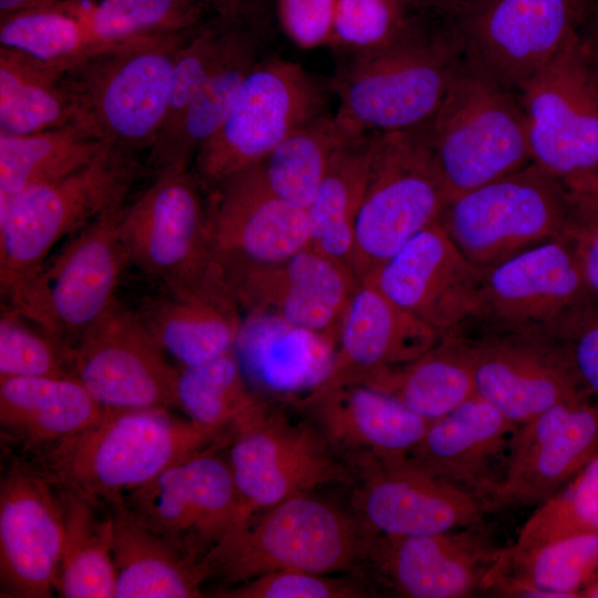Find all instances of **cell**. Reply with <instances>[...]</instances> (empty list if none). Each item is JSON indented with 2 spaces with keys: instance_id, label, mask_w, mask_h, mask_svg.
Instances as JSON below:
<instances>
[{
  "instance_id": "5bb4252c",
  "label": "cell",
  "mask_w": 598,
  "mask_h": 598,
  "mask_svg": "<svg viewBox=\"0 0 598 598\" xmlns=\"http://www.w3.org/2000/svg\"><path fill=\"white\" fill-rule=\"evenodd\" d=\"M229 443L226 460L246 520L289 497L352 478L351 466L319 430L270 411Z\"/></svg>"
},
{
  "instance_id": "4dcf8cb0",
  "label": "cell",
  "mask_w": 598,
  "mask_h": 598,
  "mask_svg": "<svg viewBox=\"0 0 598 598\" xmlns=\"http://www.w3.org/2000/svg\"><path fill=\"white\" fill-rule=\"evenodd\" d=\"M104 410L75 375L0 377L1 426L28 446H52Z\"/></svg>"
},
{
  "instance_id": "4fadbf2b",
  "label": "cell",
  "mask_w": 598,
  "mask_h": 598,
  "mask_svg": "<svg viewBox=\"0 0 598 598\" xmlns=\"http://www.w3.org/2000/svg\"><path fill=\"white\" fill-rule=\"evenodd\" d=\"M589 302L576 249L567 234L483 271L481 311L464 331L551 337L567 318Z\"/></svg>"
},
{
  "instance_id": "8d00e7d4",
  "label": "cell",
  "mask_w": 598,
  "mask_h": 598,
  "mask_svg": "<svg viewBox=\"0 0 598 598\" xmlns=\"http://www.w3.org/2000/svg\"><path fill=\"white\" fill-rule=\"evenodd\" d=\"M174 396L187 419L231 437L269 411L248 386L235 351L197 365H177Z\"/></svg>"
},
{
  "instance_id": "277c9868",
  "label": "cell",
  "mask_w": 598,
  "mask_h": 598,
  "mask_svg": "<svg viewBox=\"0 0 598 598\" xmlns=\"http://www.w3.org/2000/svg\"><path fill=\"white\" fill-rule=\"evenodd\" d=\"M196 29L134 38L64 69L71 123L125 153L151 151L165 122L176 58Z\"/></svg>"
},
{
  "instance_id": "83f0119b",
  "label": "cell",
  "mask_w": 598,
  "mask_h": 598,
  "mask_svg": "<svg viewBox=\"0 0 598 598\" xmlns=\"http://www.w3.org/2000/svg\"><path fill=\"white\" fill-rule=\"evenodd\" d=\"M441 338L375 287L360 281L342 319L331 365L313 388L353 383L374 371L404 364Z\"/></svg>"
},
{
  "instance_id": "7c38bea8",
  "label": "cell",
  "mask_w": 598,
  "mask_h": 598,
  "mask_svg": "<svg viewBox=\"0 0 598 598\" xmlns=\"http://www.w3.org/2000/svg\"><path fill=\"white\" fill-rule=\"evenodd\" d=\"M592 0H473L451 16L465 55L518 93L580 32Z\"/></svg>"
},
{
  "instance_id": "6da1fadb",
  "label": "cell",
  "mask_w": 598,
  "mask_h": 598,
  "mask_svg": "<svg viewBox=\"0 0 598 598\" xmlns=\"http://www.w3.org/2000/svg\"><path fill=\"white\" fill-rule=\"evenodd\" d=\"M142 166L107 147L90 163L0 200V288L4 306L48 330L43 286L49 252L101 215L121 208ZM3 306V305H2Z\"/></svg>"
},
{
  "instance_id": "484cf974",
  "label": "cell",
  "mask_w": 598,
  "mask_h": 598,
  "mask_svg": "<svg viewBox=\"0 0 598 598\" xmlns=\"http://www.w3.org/2000/svg\"><path fill=\"white\" fill-rule=\"evenodd\" d=\"M364 551L382 581L410 598H461L484 587L501 558L473 526L417 535L372 534Z\"/></svg>"
},
{
  "instance_id": "9a60e30c",
  "label": "cell",
  "mask_w": 598,
  "mask_h": 598,
  "mask_svg": "<svg viewBox=\"0 0 598 598\" xmlns=\"http://www.w3.org/2000/svg\"><path fill=\"white\" fill-rule=\"evenodd\" d=\"M215 451L171 465L123 499L140 523L198 558L246 520L227 460Z\"/></svg>"
},
{
  "instance_id": "5b68a950",
  "label": "cell",
  "mask_w": 598,
  "mask_h": 598,
  "mask_svg": "<svg viewBox=\"0 0 598 598\" xmlns=\"http://www.w3.org/2000/svg\"><path fill=\"white\" fill-rule=\"evenodd\" d=\"M514 93L465 55L426 124L450 199L533 162L525 115Z\"/></svg>"
},
{
  "instance_id": "7bdbcfd3",
  "label": "cell",
  "mask_w": 598,
  "mask_h": 598,
  "mask_svg": "<svg viewBox=\"0 0 598 598\" xmlns=\"http://www.w3.org/2000/svg\"><path fill=\"white\" fill-rule=\"evenodd\" d=\"M578 533H598V452L558 492L536 506L512 551Z\"/></svg>"
},
{
  "instance_id": "bcb514c9",
  "label": "cell",
  "mask_w": 598,
  "mask_h": 598,
  "mask_svg": "<svg viewBox=\"0 0 598 598\" xmlns=\"http://www.w3.org/2000/svg\"><path fill=\"white\" fill-rule=\"evenodd\" d=\"M219 598H359L368 592L358 584L328 574L298 569L260 575L237 586L223 588Z\"/></svg>"
},
{
  "instance_id": "d6986e66",
  "label": "cell",
  "mask_w": 598,
  "mask_h": 598,
  "mask_svg": "<svg viewBox=\"0 0 598 598\" xmlns=\"http://www.w3.org/2000/svg\"><path fill=\"white\" fill-rule=\"evenodd\" d=\"M73 367L104 409L175 408L177 365L120 301L79 338Z\"/></svg>"
},
{
  "instance_id": "b9f144b4",
  "label": "cell",
  "mask_w": 598,
  "mask_h": 598,
  "mask_svg": "<svg viewBox=\"0 0 598 598\" xmlns=\"http://www.w3.org/2000/svg\"><path fill=\"white\" fill-rule=\"evenodd\" d=\"M0 21V47L21 51L61 71L103 50L59 0H42Z\"/></svg>"
},
{
  "instance_id": "ab89813d",
  "label": "cell",
  "mask_w": 598,
  "mask_h": 598,
  "mask_svg": "<svg viewBox=\"0 0 598 598\" xmlns=\"http://www.w3.org/2000/svg\"><path fill=\"white\" fill-rule=\"evenodd\" d=\"M357 136L337 115L323 113L293 131L255 165L275 195L307 209L334 155Z\"/></svg>"
},
{
  "instance_id": "11a10c76",
  "label": "cell",
  "mask_w": 598,
  "mask_h": 598,
  "mask_svg": "<svg viewBox=\"0 0 598 598\" xmlns=\"http://www.w3.org/2000/svg\"><path fill=\"white\" fill-rule=\"evenodd\" d=\"M42 0H0V17H6Z\"/></svg>"
},
{
  "instance_id": "681fc988",
  "label": "cell",
  "mask_w": 598,
  "mask_h": 598,
  "mask_svg": "<svg viewBox=\"0 0 598 598\" xmlns=\"http://www.w3.org/2000/svg\"><path fill=\"white\" fill-rule=\"evenodd\" d=\"M569 190V189H568ZM574 243L590 302L598 307V199L570 192Z\"/></svg>"
},
{
  "instance_id": "60d3db41",
  "label": "cell",
  "mask_w": 598,
  "mask_h": 598,
  "mask_svg": "<svg viewBox=\"0 0 598 598\" xmlns=\"http://www.w3.org/2000/svg\"><path fill=\"white\" fill-rule=\"evenodd\" d=\"M102 49L134 38L190 31L207 11L188 0H59Z\"/></svg>"
},
{
  "instance_id": "74e56055",
  "label": "cell",
  "mask_w": 598,
  "mask_h": 598,
  "mask_svg": "<svg viewBox=\"0 0 598 598\" xmlns=\"http://www.w3.org/2000/svg\"><path fill=\"white\" fill-rule=\"evenodd\" d=\"M72 104L62 71L0 47V132L29 134L70 124Z\"/></svg>"
},
{
  "instance_id": "ac0fdd59",
  "label": "cell",
  "mask_w": 598,
  "mask_h": 598,
  "mask_svg": "<svg viewBox=\"0 0 598 598\" xmlns=\"http://www.w3.org/2000/svg\"><path fill=\"white\" fill-rule=\"evenodd\" d=\"M245 317H269L310 331L336 349L360 280L353 270L308 247L275 264L225 272Z\"/></svg>"
},
{
  "instance_id": "ffe728a7",
  "label": "cell",
  "mask_w": 598,
  "mask_h": 598,
  "mask_svg": "<svg viewBox=\"0 0 598 598\" xmlns=\"http://www.w3.org/2000/svg\"><path fill=\"white\" fill-rule=\"evenodd\" d=\"M208 194L213 254L223 275L279 262L310 247L307 209L275 195L257 165Z\"/></svg>"
},
{
  "instance_id": "603a6c76",
  "label": "cell",
  "mask_w": 598,
  "mask_h": 598,
  "mask_svg": "<svg viewBox=\"0 0 598 598\" xmlns=\"http://www.w3.org/2000/svg\"><path fill=\"white\" fill-rule=\"evenodd\" d=\"M355 504L371 534L417 536L477 524L483 504L455 485L400 460H364Z\"/></svg>"
},
{
  "instance_id": "8992f818",
  "label": "cell",
  "mask_w": 598,
  "mask_h": 598,
  "mask_svg": "<svg viewBox=\"0 0 598 598\" xmlns=\"http://www.w3.org/2000/svg\"><path fill=\"white\" fill-rule=\"evenodd\" d=\"M256 513L223 536L204 556L209 576L240 584L260 575L298 569L332 574L364 551L357 526L309 493Z\"/></svg>"
},
{
  "instance_id": "ba28073f",
  "label": "cell",
  "mask_w": 598,
  "mask_h": 598,
  "mask_svg": "<svg viewBox=\"0 0 598 598\" xmlns=\"http://www.w3.org/2000/svg\"><path fill=\"white\" fill-rule=\"evenodd\" d=\"M571 198L565 183L535 163L451 198L437 223L477 269L566 236Z\"/></svg>"
},
{
  "instance_id": "52a82bcc",
  "label": "cell",
  "mask_w": 598,
  "mask_h": 598,
  "mask_svg": "<svg viewBox=\"0 0 598 598\" xmlns=\"http://www.w3.org/2000/svg\"><path fill=\"white\" fill-rule=\"evenodd\" d=\"M448 200L426 125L374 134L368 183L354 224L351 267L358 279L435 223Z\"/></svg>"
},
{
  "instance_id": "c3c4849f",
  "label": "cell",
  "mask_w": 598,
  "mask_h": 598,
  "mask_svg": "<svg viewBox=\"0 0 598 598\" xmlns=\"http://www.w3.org/2000/svg\"><path fill=\"white\" fill-rule=\"evenodd\" d=\"M279 22L297 45L330 44L337 0H275Z\"/></svg>"
},
{
  "instance_id": "f6af8a7d",
  "label": "cell",
  "mask_w": 598,
  "mask_h": 598,
  "mask_svg": "<svg viewBox=\"0 0 598 598\" xmlns=\"http://www.w3.org/2000/svg\"><path fill=\"white\" fill-rule=\"evenodd\" d=\"M410 17L391 0H337L330 44L350 54L379 49L404 31Z\"/></svg>"
},
{
  "instance_id": "3957f363",
  "label": "cell",
  "mask_w": 598,
  "mask_h": 598,
  "mask_svg": "<svg viewBox=\"0 0 598 598\" xmlns=\"http://www.w3.org/2000/svg\"><path fill=\"white\" fill-rule=\"evenodd\" d=\"M230 440L164 408L105 409L95 422L52 445L45 464L55 483L111 507L171 465Z\"/></svg>"
},
{
  "instance_id": "6f0895ef",
  "label": "cell",
  "mask_w": 598,
  "mask_h": 598,
  "mask_svg": "<svg viewBox=\"0 0 598 598\" xmlns=\"http://www.w3.org/2000/svg\"><path fill=\"white\" fill-rule=\"evenodd\" d=\"M584 597H598V581L585 591Z\"/></svg>"
},
{
  "instance_id": "680465c9",
  "label": "cell",
  "mask_w": 598,
  "mask_h": 598,
  "mask_svg": "<svg viewBox=\"0 0 598 598\" xmlns=\"http://www.w3.org/2000/svg\"><path fill=\"white\" fill-rule=\"evenodd\" d=\"M270 0H256V2L258 3V6L260 7V9L264 11L265 8H266V4L269 2ZM275 2V0H271Z\"/></svg>"
},
{
  "instance_id": "f1b7e54d",
  "label": "cell",
  "mask_w": 598,
  "mask_h": 598,
  "mask_svg": "<svg viewBox=\"0 0 598 598\" xmlns=\"http://www.w3.org/2000/svg\"><path fill=\"white\" fill-rule=\"evenodd\" d=\"M134 310L152 338L178 367L197 365L230 351L244 315L225 279L171 290Z\"/></svg>"
},
{
  "instance_id": "db71d44e",
  "label": "cell",
  "mask_w": 598,
  "mask_h": 598,
  "mask_svg": "<svg viewBox=\"0 0 598 598\" xmlns=\"http://www.w3.org/2000/svg\"><path fill=\"white\" fill-rule=\"evenodd\" d=\"M473 0H423L417 9H426L451 17L461 7Z\"/></svg>"
},
{
  "instance_id": "d6a6232c",
  "label": "cell",
  "mask_w": 598,
  "mask_h": 598,
  "mask_svg": "<svg viewBox=\"0 0 598 598\" xmlns=\"http://www.w3.org/2000/svg\"><path fill=\"white\" fill-rule=\"evenodd\" d=\"M598 581V533H578L524 551H502L487 588L526 597H584Z\"/></svg>"
},
{
  "instance_id": "f35d334b",
  "label": "cell",
  "mask_w": 598,
  "mask_h": 598,
  "mask_svg": "<svg viewBox=\"0 0 598 598\" xmlns=\"http://www.w3.org/2000/svg\"><path fill=\"white\" fill-rule=\"evenodd\" d=\"M107 147L72 123L29 134L0 132V200L62 177Z\"/></svg>"
},
{
  "instance_id": "2e32d148",
  "label": "cell",
  "mask_w": 598,
  "mask_h": 598,
  "mask_svg": "<svg viewBox=\"0 0 598 598\" xmlns=\"http://www.w3.org/2000/svg\"><path fill=\"white\" fill-rule=\"evenodd\" d=\"M475 393L516 424L588 392L565 346L534 332L470 330Z\"/></svg>"
},
{
  "instance_id": "30bf717a",
  "label": "cell",
  "mask_w": 598,
  "mask_h": 598,
  "mask_svg": "<svg viewBox=\"0 0 598 598\" xmlns=\"http://www.w3.org/2000/svg\"><path fill=\"white\" fill-rule=\"evenodd\" d=\"M324 95L299 64L260 59L227 118L195 156L194 174L210 193L265 158L293 131L324 112Z\"/></svg>"
},
{
  "instance_id": "f5cc1de1",
  "label": "cell",
  "mask_w": 598,
  "mask_h": 598,
  "mask_svg": "<svg viewBox=\"0 0 598 598\" xmlns=\"http://www.w3.org/2000/svg\"><path fill=\"white\" fill-rule=\"evenodd\" d=\"M570 192L598 199V168L576 179L565 183Z\"/></svg>"
},
{
  "instance_id": "7dc6e473",
  "label": "cell",
  "mask_w": 598,
  "mask_h": 598,
  "mask_svg": "<svg viewBox=\"0 0 598 598\" xmlns=\"http://www.w3.org/2000/svg\"><path fill=\"white\" fill-rule=\"evenodd\" d=\"M567 349L585 389L598 398V307L589 302L553 333Z\"/></svg>"
},
{
  "instance_id": "d590c367",
  "label": "cell",
  "mask_w": 598,
  "mask_h": 598,
  "mask_svg": "<svg viewBox=\"0 0 598 598\" xmlns=\"http://www.w3.org/2000/svg\"><path fill=\"white\" fill-rule=\"evenodd\" d=\"M63 547L56 592L64 598H114L113 518L69 488L59 494Z\"/></svg>"
},
{
  "instance_id": "836d02e7",
  "label": "cell",
  "mask_w": 598,
  "mask_h": 598,
  "mask_svg": "<svg viewBox=\"0 0 598 598\" xmlns=\"http://www.w3.org/2000/svg\"><path fill=\"white\" fill-rule=\"evenodd\" d=\"M353 383L385 392L430 421L476 394L471 357L460 334L442 337L414 360L374 371Z\"/></svg>"
},
{
  "instance_id": "f546056e",
  "label": "cell",
  "mask_w": 598,
  "mask_h": 598,
  "mask_svg": "<svg viewBox=\"0 0 598 598\" xmlns=\"http://www.w3.org/2000/svg\"><path fill=\"white\" fill-rule=\"evenodd\" d=\"M113 518L114 598L202 597L209 577L204 558L140 523L124 501L110 507Z\"/></svg>"
},
{
  "instance_id": "8fae6325",
  "label": "cell",
  "mask_w": 598,
  "mask_h": 598,
  "mask_svg": "<svg viewBox=\"0 0 598 598\" xmlns=\"http://www.w3.org/2000/svg\"><path fill=\"white\" fill-rule=\"evenodd\" d=\"M518 93L533 163L564 183L598 168V79L580 32Z\"/></svg>"
},
{
  "instance_id": "9f6ffc18",
  "label": "cell",
  "mask_w": 598,
  "mask_h": 598,
  "mask_svg": "<svg viewBox=\"0 0 598 598\" xmlns=\"http://www.w3.org/2000/svg\"><path fill=\"white\" fill-rule=\"evenodd\" d=\"M391 1L408 12H412L416 10L419 6L423 2V0H391Z\"/></svg>"
},
{
  "instance_id": "cb8c5ba5",
  "label": "cell",
  "mask_w": 598,
  "mask_h": 598,
  "mask_svg": "<svg viewBox=\"0 0 598 598\" xmlns=\"http://www.w3.org/2000/svg\"><path fill=\"white\" fill-rule=\"evenodd\" d=\"M52 480L18 470L0 485V577L13 597L56 592L63 547V514Z\"/></svg>"
},
{
  "instance_id": "9c48e42d",
  "label": "cell",
  "mask_w": 598,
  "mask_h": 598,
  "mask_svg": "<svg viewBox=\"0 0 598 598\" xmlns=\"http://www.w3.org/2000/svg\"><path fill=\"white\" fill-rule=\"evenodd\" d=\"M189 169L155 174L118 219L130 265L171 290L221 279L212 247L209 200Z\"/></svg>"
},
{
  "instance_id": "7a4b0ae2",
  "label": "cell",
  "mask_w": 598,
  "mask_h": 598,
  "mask_svg": "<svg viewBox=\"0 0 598 598\" xmlns=\"http://www.w3.org/2000/svg\"><path fill=\"white\" fill-rule=\"evenodd\" d=\"M464 58L454 20L416 9L395 40L351 54L334 80L336 115L355 135L422 127L439 110Z\"/></svg>"
},
{
  "instance_id": "44dd1931",
  "label": "cell",
  "mask_w": 598,
  "mask_h": 598,
  "mask_svg": "<svg viewBox=\"0 0 598 598\" xmlns=\"http://www.w3.org/2000/svg\"><path fill=\"white\" fill-rule=\"evenodd\" d=\"M597 452L598 398L590 392L519 424L495 507L539 505L564 487Z\"/></svg>"
},
{
  "instance_id": "7402d4cb",
  "label": "cell",
  "mask_w": 598,
  "mask_h": 598,
  "mask_svg": "<svg viewBox=\"0 0 598 598\" xmlns=\"http://www.w3.org/2000/svg\"><path fill=\"white\" fill-rule=\"evenodd\" d=\"M123 207L72 235L45 266L43 286L53 333L72 348L118 301L117 288L130 265L118 230Z\"/></svg>"
},
{
  "instance_id": "816d5d0a",
  "label": "cell",
  "mask_w": 598,
  "mask_h": 598,
  "mask_svg": "<svg viewBox=\"0 0 598 598\" xmlns=\"http://www.w3.org/2000/svg\"><path fill=\"white\" fill-rule=\"evenodd\" d=\"M580 38L598 79V2L594 3L591 12L580 31Z\"/></svg>"
},
{
  "instance_id": "1f68e13d",
  "label": "cell",
  "mask_w": 598,
  "mask_h": 598,
  "mask_svg": "<svg viewBox=\"0 0 598 598\" xmlns=\"http://www.w3.org/2000/svg\"><path fill=\"white\" fill-rule=\"evenodd\" d=\"M259 28H240L225 56L194 97L173 134L150 151L148 164L158 174L189 169L196 154L220 128L241 86L261 59Z\"/></svg>"
},
{
  "instance_id": "d4e9b609",
  "label": "cell",
  "mask_w": 598,
  "mask_h": 598,
  "mask_svg": "<svg viewBox=\"0 0 598 598\" xmlns=\"http://www.w3.org/2000/svg\"><path fill=\"white\" fill-rule=\"evenodd\" d=\"M518 425L475 394L431 421L405 458L493 509Z\"/></svg>"
},
{
  "instance_id": "f907efd6",
  "label": "cell",
  "mask_w": 598,
  "mask_h": 598,
  "mask_svg": "<svg viewBox=\"0 0 598 598\" xmlns=\"http://www.w3.org/2000/svg\"><path fill=\"white\" fill-rule=\"evenodd\" d=\"M215 13V18L260 25L262 11L256 0H188Z\"/></svg>"
},
{
  "instance_id": "4316f807",
  "label": "cell",
  "mask_w": 598,
  "mask_h": 598,
  "mask_svg": "<svg viewBox=\"0 0 598 598\" xmlns=\"http://www.w3.org/2000/svg\"><path fill=\"white\" fill-rule=\"evenodd\" d=\"M336 453L355 464L405 458L431 421L394 396L363 383L312 388L299 401Z\"/></svg>"
},
{
  "instance_id": "ee69618b",
  "label": "cell",
  "mask_w": 598,
  "mask_h": 598,
  "mask_svg": "<svg viewBox=\"0 0 598 598\" xmlns=\"http://www.w3.org/2000/svg\"><path fill=\"white\" fill-rule=\"evenodd\" d=\"M74 375L73 348L2 306L0 377Z\"/></svg>"
},
{
  "instance_id": "e0dca14e",
  "label": "cell",
  "mask_w": 598,
  "mask_h": 598,
  "mask_svg": "<svg viewBox=\"0 0 598 598\" xmlns=\"http://www.w3.org/2000/svg\"><path fill=\"white\" fill-rule=\"evenodd\" d=\"M361 282L442 337L462 332L481 311L483 271L460 252L437 220Z\"/></svg>"
},
{
  "instance_id": "e575fe53",
  "label": "cell",
  "mask_w": 598,
  "mask_h": 598,
  "mask_svg": "<svg viewBox=\"0 0 598 598\" xmlns=\"http://www.w3.org/2000/svg\"><path fill=\"white\" fill-rule=\"evenodd\" d=\"M374 134H362L334 155L307 208L310 247L351 269L354 224L365 192Z\"/></svg>"
}]
</instances>
